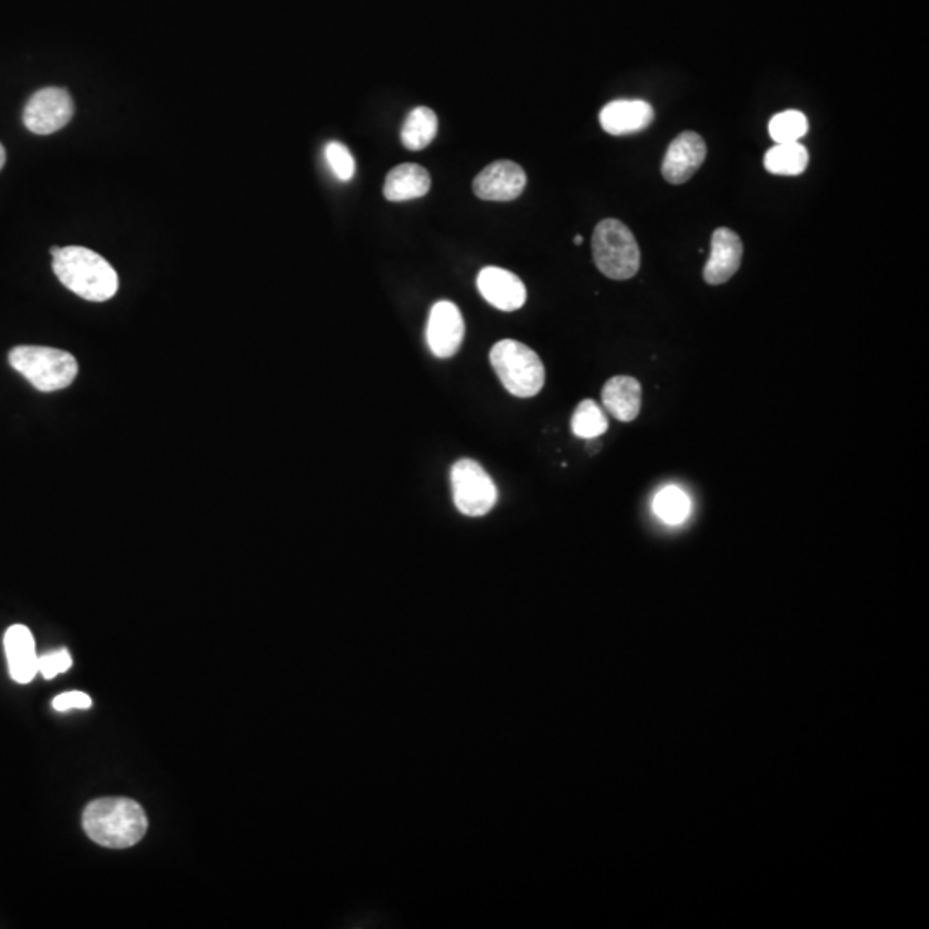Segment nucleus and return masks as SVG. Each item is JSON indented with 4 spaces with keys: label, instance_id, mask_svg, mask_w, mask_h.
Segmentation results:
<instances>
[{
    "label": "nucleus",
    "instance_id": "obj_11",
    "mask_svg": "<svg viewBox=\"0 0 929 929\" xmlns=\"http://www.w3.org/2000/svg\"><path fill=\"white\" fill-rule=\"evenodd\" d=\"M477 288L487 303L503 312H515L527 300L522 279L501 267H484L477 276Z\"/></svg>",
    "mask_w": 929,
    "mask_h": 929
},
{
    "label": "nucleus",
    "instance_id": "obj_14",
    "mask_svg": "<svg viewBox=\"0 0 929 929\" xmlns=\"http://www.w3.org/2000/svg\"><path fill=\"white\" fill-rule=\"evenodd\" d=\"M4 647L14 682L30 683L38 673L37 647L30 628L13 625L4 635Z\"/></svg>",
    "mask_w": 929,
    "mask_h": 929
},
{
    "label": "nucleus",
    "instance_id": "obj_15",
    "mask_svg": "<svg viewBox=\"0 0 929 929\" xmlns=\"http://www.w3.org/2000/svg\"><path fill=\"white\" fill-rule=\"evenodd\" d=\"M603 405L620 422H634L642 407V386L634 377L616 376L604 384Z\"/></svg>",
    "mask_w": 929,
    "mask_h": 929
},
{
    "label": "nucleus",
    "instance_id": "obj_25",
    "mask_svg": "<svg viewBox=\"0 0 929 929\" xmlns=\"http://www.w3.org/2000/svg\"><path fill=\"white\" fill-rule=\"evenodd\" d=\"M6 157V148L2 147V143H0V169L6 164Z\"/></svg>",
    "mask_w": 929,
    "mask_h": 929
},
{
    "label": "nucleus",
    "instance_id": "obj_19",
    "mask_svg": "<svg viewBox=\"0 0 929 929\" xmlns=\"http://www.w3.org/2000/svg\"><path fill=\"white\" fill-rule=\"evenodd\" d=\"M654 513L668 525H680L690 515V499L677 486L661 489L653 503Z\"/></svg>",
    "mask_w": 929,
    "mask_h": 929
},
{
    "label": "nucleus",
    "instance_id": "obj_24",
    "mask_svg": "<svg viewBox=\"0 0 929 929\" xmlns=\"http://www.w3.org/2000/svg\"><path fill=\"white\" fill-rule=\"evenodd\" d=\"M52 706L61 713L62 711H69V709H88L92 708V697L87 696L85 692L73 690V692H66V694L57 696L52 702Z\"/></svg>",
    "mask_w": 929,
    "mask_h": 929
},
{
    "label": "nucleus",
    "instance_id": "obj_1",
    "mask_svg": "<svg viewBox=\"0 0 929 929\" xmlns=\"http://www.w3.org/2000/svg\"><path fill=\"white\" fill-rule=\"evenodd\" d=\"M83 828L88 838L107 849H130L148 830L143 807L126 797L93 800L83 813Z\"/></svg>",
    "mask_w": 929,
    "mask_h": 929
},
{
    "label": "nucleus",
    "instance_id": "obj_23",
    "mask_svg": "<svg viewBox=\"0 0 929 929\" xmlns=\"http://www.w3.org/2000/svg\"><path fill=\"white\" fill-rule=\"evenodd\" d=\"M71 666H73V658L66 647H61L38 658V673H42L47 680L66 673Z\"/></svg>",
    "mask_w": 929,
    "mask_h": 929
},
{
    "label": "nucleus",
    "instance_id": "obj_6",
    "mask_svg": "<svg viewBox=\"0 0 929 929\" xmlns=\"http://www.w3.org/2000/svg\"><path fill=\"white\" fill-rule=\"evenodd\" d=\"M451 487L456 508L467 517H484L498 501L491 475L470 458L458 460L451 468Z\"/></svg>",
    "mask_w": 929,
    "mask_h": 929
},
{
    "label": "nucleus",
    "instance_id": "obj_2",
    "mask_svg": "<svg viewBox=\"0 0 929 929\" xmlns=\"http://www.w3.org/2000/svg\"><path fill=\"white\" fill-rule=\"evenodd\" d=\"M52 267L62 286L88 302H107L119 290V277L107 260L85 247H54Z\"/></svg>",
    "mask_w": 929,
    "mask_h": 929
},
{
    "label": "nucleus",
    "instance_id": "obj_8",
    "mask_svg": "<svg viewBox=\"0 0 929 929\" xmlns=\"http://www.w3.org/2000/svg\"><path fill=\"white\" fill-rule=\"evenodd\" d=\"M527 176L511 160H496L474 179V193L486 202H511L522 195Z\"/></svg>",
    "mask_w": 929,
    "mask_h": 929
},
{
    "label": "nucleus",
    "instance_id": "obj_9",
    "mask_svg": "<svg viewBox=\"0 0 929 929\" xmlns=\"http://www.w3.org/2000/svg\"><path fill=\"white\" fill-rule=\"evenodd\" d=\"M465 336L462 312L453 302H437L427 324V345L437 358H451L460 350Z\"/></svg>",
    "mask_w": 929,
    "mask_h": 929
},
{
    "label": "nucleus",
    "instance_id": "obj_4",
    "mask_svg": "<svg viewBox=\"0 0 929 929\" xmlns=\"http://www.w3.org/2000/svg\"><path fill=\"white\" fill-rule=\"evenodd\" d=\"M499 381L517 398H532L541 393L546 381L544 363L536 351L515 339L498 341L489 355Z\"/></svg>",
    "mask_w": 929,
    "mask_h": 929
},
{
    "label": "nucleus",
    "instance_id": "obj_13",
    "mask_svg": "<svg viewBox=\"0 0 929 929\" xmlns=\"http://www.w3.org/2000/svg\"><path fill=\"white\" fill-rule=\"evenodd\" d=\"M653 121V105L644 100H613L599 114L603 130L615 136L634 135L649 128Z\"/></svg>",
    "mask_w": 929,
    "mask_h": 929
},
{
    "label": "nucleus",
    "instance_id": "obj_21",
    "mask_svg": "<svg viewBox=\"0 0 929 929\" xmlns=\"http://www.w3.org/2000/svg\"><path fill=\"white\" fill-rule=\"evenodd\" d=\"M807 130V117L800 111H783L771 117L770 136L775 143H797Z\"/></svg>",
    "mask_w": 929,
    "mask_h": 929
},
{
    "label": "nucleus",
    "instance_id": "obj_18",
    "mask_svg": "<svg viewBox=\"0 0 929 929\" xmlns=\"http://www.w3.org/2000/svg\"><path fill=\"white\" fill-rule=\"evenodd\" d=\"M809 164V152L797 143H776L764 155L766 171L776 176H799Z\"/></svg>",
    "mask_w": 929,
    "mask_h": 929
},
{
    "label": "nucleus",
    "instance_id": "obj_26",
    "mask_svg": "<svg viewBox=\"0 0 929 929\" xmlns=\"http://www.w3.org/2000/svg\"><path fill=\"white\" fill-rule=\"evenodd\" d=\"M582 241H584V238H582V236H577V238H575V245H582Z\"/></svg>",
    "mask_w": 929,
    "mask_h": 929
},
{
    "label": "nucleus",
    "instance_id": "obj_7",
    "mask_svg": "<svg viewBox=\"0 0 929 929\" xmlns=\"http://www.w3.org/2000/svg\"><path fill=\"white\" fill-rule=\"evenodd\" d=\"M74 102L64 88H42L31 95L23 123L35 135H52L62 130L73 119Z\"/></svg>",
    "mask_w": 929,
    "mask_h": 929
},
{
    "label": "nucleus",
    "instance_id": "obj_22",
    "mask_svg": "<svg viewBox=\"0 0 929 929\" xmlns=\"http://www.w3.org/2000/svg\"><path fill=\"white\" fill-rule=\"evenodd\" d=\"M326 160L339 181H350L355 176V159L346 145L339 142L327 143Z\"/></svg>",
    "mask_w": 929,
    "mask_h": 929
},
{
    "label": "nucleus",
    "instance_id": "obj_5",
    "mask_svg": "<svg viewBox=\"0 0 929 929\" xmlns=\"http://www.w3.org/2000/svg\"><path fill=\"white\" fill-rule=\"evenodd\" d=\"M592 255L597 269L615 281H625L639 272V245L632 231L618 219H604L597 224Z\"/></svg>",
    "mask_w": 929,
    "mask_h": 929
},
{
    "label": "nucleus",
    "instance_id": "obj_10",
    "mask_svg": "<svg viewBox=\"0 0 929 929\" xmlns=\"http://www.w3.org/2000/svg\"><path fill=\"white\" fill-rule=\"evenodd\" d=\"M706 143L694 131H683L666 150L661 173L671 185H682L689 181L706 159Z\"/></svg>",
    "mask_w": 929,
    "mask_h": 929
},
{
    "label": "nucleus",
    "instance_id": "obj_3",
    "mask_svg": "<svg viewBox=\"0 0 929 929\" xmlns=\"http://www.w3.org/2000/svg\"><path fill=\"white\" fill-rule=\"evenodd\" d=\"M9 363L42 393L66 389L78 376V362L71 353L47 346H18L9 353Z\"/></svg>",
    "mask_w": 929,
    "mask_h": 929
},
{
    "label": "nucleus",
    "instance_id": "obj_16",
    "mask_svg": "<svg viewBox=\"0 0 929 929\" xmlns=\"http://www.w3.org/2000/svg\"><path fill=\"white\" fill-rule=\"evenodd\" d=\"M431 190V174L419 164H401L391 169L384 183L389 202H407L424 197Z\"/></svg>",
    "mask_w": 929,
    "mask_h": 929
},
{
    "label": "nucleus",
    "instance_id": "obj_20",
    "mask_svg": "<svg viewBox=\"0 0 929 929\" xmlns=\"http://www.w3.org/2000/svg\"><path fill=\"white\" fill-rule=\"evenodd\" d=\"M608 419L596 401L584 400L575 408L572 417V431L582 439H596L608 431Z\"/></svg>",
    "mask_w": 929,
    "mask_h": 929
},
{
    "label": "nucleus",
    "instance_id": "obj_12",
    "mask_svg": "<svg viewBox=\"0 0 929 929\" xmlns=\"http://www.w3.org/2000/svg\"><path fill=\"white\" fill-rule=\"evenodd\" d=\"M744 245L739 234L728 228H718L711 238V255L704 267V279L711 286L730 281L742 264Z\"/></svg>",
    "mask_w": 929,
    "mask_h": 929
},
{
    "label": "nucleus",
    "instance_id": "obj_17",
    "mask_svg": "<svg viewBox=\"0 0 929 929\" xmlns=\"http://www.w3.org/2000/svg\"><path fill=\"white\" fill-rule=\"evenodd\" d=\"M439 121L429 107H415L401 128V142L408 150H424L436 138Z\"/></svg>",
    "mask_w": 929,
    "mask_h": 929
}]
</instances>
